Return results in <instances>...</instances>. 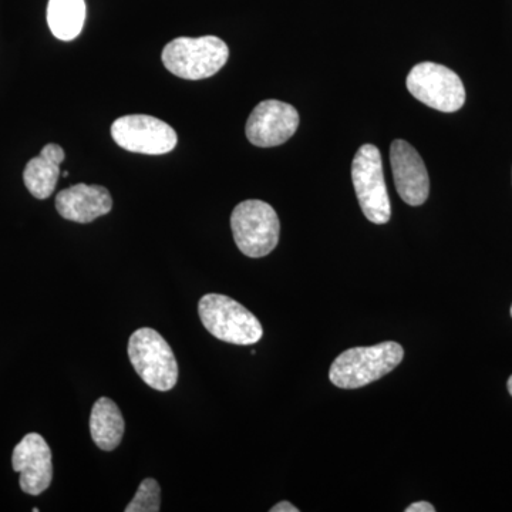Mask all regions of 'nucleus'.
Instances as JSON below:
<instances>
[{"label": "nucleus", "mask_w": 512, "mask_h": 512, "mask_svg": "<svg viewBox=\"0 0 512 512\" xmlns=\"http://www.w3.org/2000/svg\"><path fill=\"white\" fill-rule=\"evenodd\" d=\"M56 210L64 220L89 224L113 210V198L101 185L77 184L57 194Z\"/></svg>", "instance_id": "obj_12"}, {"label": "nucleus", "mask_w": 512, "mask_h": 512, "mask_svg": "<svg viewBox=\"0 0 512 512\" xmlns=\"http://www.w3.org/2000/svg\"><path fill=\"white\" fill-rule=\"evenodd\" d=\"M12 466L20 474L23 493H45L53 480L52 451L40 434L30 433L13 450Z\"/></svg>", "instance_id": "obj_10"}, {"label": "nucleus", "mask_w": 512, "mask_h": 512, "mask_svg": "<svg viewBox=\"0 0 512 512\" xmlns=\"http://www.w3.org/2000/svg\"><path fill=\"white\" fill-rule=\"evenodd\" d=\"M126 423L119 406L107 397L94 403L90 414V433L100 450L113 451L123 440Z\"/></svg>", "instance_id": "obj_14"}, {"label": "nucleus", "mask_w": 512, "mask_h": 512, "mask_svg": "<svg viewBox=\"0 0 512 512\" xmlns=\"http://www.w3.org/2000/svg\"><path fill=\"white\" fill-rule=\"evenodd\" d=\"M507 387H508V392H510V394L512 396V376L510 377V379H508Z\"/></svg>", "instance_id": "obj_19"}, {"label": "nucleus", "mask_w": 512, "mask_h": 512, "mask_svg": "<svg viewBox=\"0 0 512 512\" xmlns=\"http://www.w3.org/2000/svg\"><path fill=\"white\" fill-rule=\"evenodd\" d=\"M113 140L131 153L161 156L177 146V133L170 124L146 114H130L114 121Z\"/></svg>", "instance_id": "obj_8"}, {"label": "nucleus", "mask_w": 512, "mask_h": 512, "mask_svg": "<svg viewBox=\"0 0 512 512\" xmlns=\"http://www.w3.org/2000/svg\"><path fill=\"white\" fill-rule=\"evenodd\" d=\"M128 357L137 375L158 392L174 389L178 363L167 340L150 328H141L128 340Z\"/></svg>", "instance_id": "obj_4"}, {"label": "nucleus", "mask_w": 512, "mask_h": 512, "mask_svg": "<svg viewBox=\"0 0 512 512\" xmlns=\"http://www.w3.org/2000/svg\"><path fill=\"white\" fill-rule=\"evenodd\" d=\"M406 512H434L436 508L433 507L430 503H426V501H420V503L410 504L409 507L404 510Z\"/></svg>", "instance_id": "obj_17"}, {"label": "nucleus", "mask_w": 512, "mask_h": 512, "mask_svg": "<svg viewBox=\"0 0 512 512\" xmlns=\"http://www.w3.org/2000/svg\"><path fill=\"white\" fill-rule=\"evenodd\" d=\"M352 181L363 214L377 225L387 224L392 217L382 154L379 148L365 144L352 161Z\"/></svg>", "instance_id": "obj_6"}, {"label": "nucleus", "mask_w": 512, "mask_h": 512, "mask_svg": "<svg viewBox=\"0 0 512 512\" xmlns=\"http://www.w3.org/2000/svg\"><path fill=\"white\" fill-rule=\"evenodd\" d=\"M271 512H299V508L288 503V501H282V503L274 505V507L271 508Z\"/></svg>", "instance_id": "obj_18"}, {"label": "nucleus", "mask_w": 512, "mask_h": 512, "mask_svg": "<svg viewBox=\"0 0 512 512\" xmlns=\"http://www.w3.org/2000/svg\"><path fill=\"white\" fill-rule=\"evenodd\" d=\"M403 357L404 350L396 342L352 348L336 357L330 366L329 379L339 389H360L392 373Z\"/></svg>", "instance_id": "obj_1"}, {"label": "nucleus", "mask_w": 512, "mask_h": 512, "mask_svg": "<svg viewBox=\"0 0 512 512\" xmlns=\"http://www.w3.org/2000/svg\"><path fill=\"white\" fill-rule=\"evenodd\" d=\"M299 114L291 104L279 100L259 103L247 121V137L256 147L281 146L296 133Z\"/></svg>", "instance_id": "obj_9"}, {"label": "nucleus", "mask_w": 512, "mask_h": 512, "mask_svg": "<svg viewBox=\"0 0 512 512\" xmlns=\"http://www.w3.org/2000/svg\"><path fill=\"white\" fill-rule=\"evenodd\" d=\"M198 313L204 328L222 342L251 346L264 335L261 322L254 313L229 296L218 293L202 296Z\"/></svg>", "instance_id": "obj_3"}, {"label": "nucleus", "mask_w": 512, "mask_h": 512, "mask_svg": "<svg viewBox=\"0 0 512 512\" xmlns=\"http://www.w3.org/2000/svg\"><path fill=\"white\" fill-rule=\"evenodd\" d=\"M64 150L57 144H47L39 156L26 165L23 181L30 194L37 200H46L55 192L59 181L60 164L64 161Z\"/></svg>", "instance_id": "obj_13"}, {"label": "nucleus", "mask_w": 512, "mask_h": 512, "mask_svg": "<svg viewBox=\"0 0 512 512\" xmlns=\"http://www.w3.org/2000/svg\"><path fill=\"white\" fill-rule=\"evenodd\" d=\"M235 244L249 258H264L279 242L281 224L278 214L268 202L248 200L235 207L231 215Z\"/></svg>", "instance_id": "obj_5"}, {"label": "nucleus", "mask_w": 512, "mask_h": 512, "mask_svg": "<svg viewBox=\"0 0 512 512\" xmlns=\"http://www.w3.org/2000/svg\"><path fill=\"white\" fill-rule=\"evenodd\" d=\"M227 43L217 36L177 37L164 47L168 72L185 80H202L220 72L228 62Z\"/></svg>", "instance_id": "obj_2"}, {"label": "nucleus", "mask_w": 512, "mask_h": 512, "mask_svg": "<svg viewBox=\"0 0 512 512\" xmlns=\"http://www.w3.org/2000/svg\"><path fill=\"white\" fill-rule=\"evenodd\" d=\"M407 90L431 109L456 113L466 103V89L460 76L443 64H416L407 76Z\"/></svg>", "instance_id": "obj_7"}, {"label": "nucleus", "mask_w": 512, "mask_h": 512, "mask_svg": "<svg viewBox=\"0 0 512 512\" xmlns=\"http://www.w3.org/2000/svg\"><path fill=\"white\" fill-rule=\"evenodd\" d=\"M160 485L154 478H146L138 487L131 503L127 505L126 512H158L161 505Z\"/></svg>", "instance_id": "obj_16"}, {"label": "nucleus", "mask_w": 512, "mask_h": 512, "mask_svg": "<svg viewBox=\"0 0 512 512\" xmlns=\"http://www.w3.org/2000/svg\"><path fill=\"white\" fill-rule=\"evenodd\" d=\"M390 163L400 198L412 207L423 205L429 198L430 178L416 148L407 141L394 140L390 147Z\"/></svg>", "instance_id": "obj_11"}, {"label": "nucleus", "mask_w": 512, "mask_h": 512, "mask_svg": "<svg viewBox=\"0 0 512 512\" xmlns=\"http://www.w3.org/2000/svg\"><path fill=\"white\" fill-rule=\"evenodd\" d=\"M511 316H512V306H511Z\"/></svg>", "instance_id": "obj_20"}, {"label": "nucleus", "mask_w": 512, "mask_h": 512, "mask_svg": "<svg viewBox=\"0 0 512 512\" xmlns=\"http://www.w3.org/2000/svg\"><path fill=\"white\" fill-rule=\"evenodd\" d=\"M86 20L84 0H49L47 23L53 35L63 42H70L82 33Z\"/></svg>", "instance_id": "obj_15"}]
</instances>
